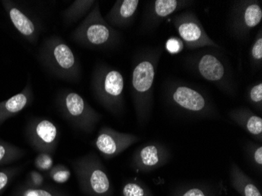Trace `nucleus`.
<instances>
[{
    "mask_svg": "<svg viewBox=\"0 0 262 196\" xmlns=\"http://www.w3.org/2000/svg\"><path fill=\"white\" fill-rule=\"evenodd\" d=\"M249 102L258 111L262 109V82H259L249 88L247 93Z\"/></svg>",
    "mask_w": 262,
    "mask_h": 196,
    "instance_id": "nucleus-28",
    "label": "nucleus"
},
{
    "mask_svg": "<svg viewBox=\"0 0 262 196\" xmlns=\"http://www.w3.org/2000/svg\"><path fill=\"white\" fill-rule=\"evenodd\" d=\"M34 164L38 171L48 172L54 166L52 155L49 153H39L35 157Z\"/></svg>",
    "mask_w": 262,
    "mask_h": 196,
    "instance_id": "nucleus-30",
    "label": "nucleus"
},
{
    "mask_svg": "<svg viewBox=\"0 0 262 196\" xmlns=\"http://www.w3.org/2000/svg\"><path fill=\"white\" fill-rule=\"evenodd\" d=\"M18 173H20V169L17 167L0 169V194L4 192L12 181H14Z\"/></svg>",
    "mask_w": 262,
    "mask_h": 196,
    "instance_id": "nucleus-29",
    "label": "nucleus"
},
{
    "mask_svg": "<svg viewBox=\"0 0 262 196\" xmlns=\"http://www.w3.org/2000/svg\"><path fill=\"white\" fill-rule=\"evenodd\" d=\"M262 20L261 1H233L230 10L229 29L237 39H246L250 32Z\"/></svg>",
    "mask_w": 262,
    "mask_h": 196,
    "instance_id": "nucleus-9",
    "label": "nucleus"
},
{
    "mask_svg": "<svg viewBox=\"0 0 262 196\" xmlns=\"http://www.w3.org/2000/svg\"><path fill=\"white\" fill-rule=\"evenodd\" d=\"M170 151L159 141H150L137 148L131 158V167L138 173H149L168 163Z\"/></svg>",
    "mask_w": 262,
    "mask_h": 196,
    "instance_id": "nucleus-13",
    "label": "nucleus"
},
{
    "mask_svg": "<svg viewBox=\"0 0 262 196\" xmlns=\"http://www.w3.org/2000/svg\"><path fill=\"white\" fill-rule=\"evenodd\" d=\"M187 64L200 77L217 85L228 94H234L235 82L230 68L220 53L204 51L192 54L187 59Z\"/></svg>",
    "mask_w": 262,
    "mask_h": 196,
    "instance_id": "nucleus-7",
    "label": "nucleus"
},
{
    "mask_svg": "<svg viewBox=\"0 0 262 196\" xmlns=\"http://www.w3.org/2000/svg\"><path fill=\"white\" fill-rule=\"evenodd\" d=\"M10 21L17 32L31 43H35L39 39L40 26L17 4L8 0L2 1Z\"/></svg>",
    "mask_w": 262,
    "mask_h": 196,
    "instance_id": "nucleus-15",
    "label": "nucleus"
},
{
    "mask_svg": "<svg viewBox=\"0 0 262 196\" xmlns=\"http://www.w3.org/2000/svg\"><path fill=\"white\" fill-rule=\"evenodd\" d=\"M57 105L63 117L73 127L91 134L97 127L102 116L77 93L63 91L57 97Z\"/></svg>",
    "mask_w": 262,
    "mask_h": 196,
    "instance_id": "nucleus-8",
    "label": "nucleus"
},
{
    "mask_svg": "<svg viewBox=\"0 0 262 196\" xmlns=\"http://www.w3.org/2000/svg\"><path fill=\"white\" fill-rule=\"evenodd\" d=\"M250 60L254 69L261 67L262 64V29H259L255 39L250 50Z\"/></svg>",
    "mask_w": 262,
    "mask_h": 196,
    "instance_id": "nucleus-26",
    "label": "nucleus"
},
{
    "mask_svg": "<svg viewBox=\"0 0 262 196\" xmlns=\"http://www.w3.org/2000/svg\"><path fill=\"white\" fill-rule=\"evenodd\" d=\"M245 153L251 166L261 173L262 171V145L257 143L249 141L245 145Z\"/></svg>",
    "mask_w": 262,
    "mask_h": 196,
    "instance_id": "nucleus-25",
    "label": "nucleus"
},
{
    "mask_svg": "<svg viewBox=\"0 0 262 196\" xmlns=\"http://www.w3.org/2000/svg\"><path fill=\"white\" fill-rule=\"evenodd\" d=\"M171 196H216L215 190L201 183L188 184L177 188Z\"/></svg>",
    "mask_w": 262,
    "mask_h": 196,
    "instance_id": "nucleus-22",
    "label": "nucleus"
},
{
    "mask_svg": "<svg viewBox=\"0 0 262 196\" xmlns=\"http://www.w3.org/2000/svg\"><path fill=\"white\" fill-rule=\"evenodd\" d=\"M44 181V177L39 171L32 170L29 172L26 185L33 188H40L43 186Z\"/></svg>",
    "mask_w": 262,
    "mask_h": 196,
    "instance_id": "nucleus-31",
    "label": "nucleus"
},
{
    "mask_svg": "<svg viewBox=\"0 0 262 196\" xmlns=\"http://www.w3.org/2000/svg\"><path fill=\"white\" fill-rule=\"evenodd\" d=\"M229 117L254 139L261 143L262 119L260 116L253 113L248 107H241L230 110Z\"/></svg>",
    "mask_w": 262,
    "mask_h": 196,
    "instance_id": "nucleus-18",
    "label": "nucleus"
},
{
    "mask_svg": "<svg viewBox=\"0 0 262 196\" xmlns=\"http://www.w3.org/2000/svg\"><path fill=\"white\" fill-rule=\"evenodd\" d=\"M72 165L79 188L85 195L113 196V183L96 153H88L74 159Z\"/></svg>",
    "mask_w": 262,
    "mask_h": 196,
    "instance_id": "nucleus-6",
    "label": "nucleus"
},
{
    "mask_svg": "<svg viewBox=\"0 0 262 196\" xmlns=\"http://www.w3.org/2000/svg\"><path fill=\"white\" fill-rule=\"evenodd\" d=\"M72 39L82 47L101 50L119 45L121 35L104 20L99 3L96 1L89 14L73 31Z\"/></svg>",
    "mask_w": 262,
    "mask_h": 196,
    "instance_id": "nucleus-4",
    "label": "nucleus"
},
{
    "mask_svg": "<svg viewBox=\"0 0 262 196\" xmlns=\"http://www.w3.org/2000/svg\"><path fill=\"white\" fill-rule=\"evenodd\" d=\"M13 196H69L54 188L40 187L33 188L25 185L16 190Z\"/></svg>",
    "mask_w": 262,
    "mask_h": 196,
    "instance_id": "nucleus-24",
    "label": "nucleus"
},
{
    "mask_svg": "<svg viewBox=\"0 0 262 196\" xmlns=\"http://www.w3.org/2000/svg\"><path fill=\"white\" fill-rule=\"evenodd\" d=\"M164 99L166 104L178 113L194 118H217L219 112L210 98L188 84L170 82L166 84Z\"/></svg>",
    "mask_w": 262,
    "mask_h": 196,
    "instance_id": "nucleus-2",
    "label": "nucleus"
},
{
    "mask_svg": "<svg viewBox=\"0 0 262 196\" xmlns=\"http://www.w3.org/2000/svg\"><path fill=\"white\" fill-rule=\"evenodd\" d=\"M141 140L134 134L122 133L110 127L102 126L94 141V148L105 159H111L126 151Z\"/></svg>",
    "mask_w": 262,
    "mask_h": 196,
    "instance_id": "nucleus-12",
    "label": "nucleus"
},
{
    "mask_svg": "<svg viewBox=\"0 0 262 196\" xmlns=\"http://www.w3.org/2000/svg\"><path fill=\"white\" fill-rule=\"evenodd\" d=\"M91 88L97 101L107 111L115 116L123 113L124 78L120 71L107 64H97L93 72Z\"/></svg>",
    "mask_w": 262,
    "mask_h": 196,
    "instance_id": "nucleus-5",
    "label": "nucleus"
},
{
    "mask_svg": "<svg viewBox=\"0 0 262 196\" xmlns=\"http://www.w3.org/2000/svg\"><path fill=\"white\" fill-rule=\"evenodd\" d=\"M96 1L94 0H76L63 11V18L66 23L73 24L86 17Z\"/></svg>",
    "mask_w": 262,
    "mask_h": 196,
    "instance_id": "nucleus-20",
    "label": "nucleus"
},
{
    "mask_svg": "<svg viewBox=\"0 0 262 196\" xmlns=\"http://www.w3.org/2000/svg\"><path fill=\"white\" fill-rule=\"evenodd\" d=\"M182 42L176 38H170L166 43V48L170 54H177L182 50Z\"/></svg>",
    "mask_w": 262,
    "mask_h": 196,
    "instance_id": "nucleus-32",
    "label": "nucleus"
},
{
    "mask_svg": "<svg viewBox=\"0 0 262 196\" xmlns=\"http://www.w3.org/2000/svg\"><path fill=\"white\" fill-rule=\"evenodd\" d=\"M26 151L0 138V166L11 164L24 157Z\"/></svg>",
    "mask_w": 262,
    "mask_h": 196,
    "instance_id": "nucleus-21",
    "label": "nucleus"
},
{
    "mask_svg": "<svg viewBox=\"0 0 262 196\" xmlns=\"http://www.w3.org/2000/svg\"><path fill=\"white\" fill-rule=\"evenodd\" d=\"M48 177L57 184H64L71 178V171L67 166L57 164L48 171Z\"/></svg>",
    "mask_w": 262,
    "mask_h": 196,
    "instance_id": "nucleus-27",
    "label": "nucleus"
},
{
    "mask_svg": "<svg viewBox=\"0 0 262 196\" xmlns=\"http://www.w3.org/2000/svg\"><path fill=\"white\" fill-rule=\"evenodd\" d=\"M172 23L184 45L188 50L206 47L222 49L209 36L200 19L193 12L185 10L177 14L172 19Z\"/></svg>",
    "mask_w": 262,
    "mask_h": 196,
    "instance_id": "nucleus-10",
    "label": "nucleus"
},
{
    "mask_svg": "<svg viewBox=\"0 0 262 196\" xmlns=\"http://www.w3.org/2000/svg\"><path fill=\"white\" fill-rule=\"evenodd\" d=\"M121 196H154L151 190L142 181L129 180L123 184Z\"/></svg>",
    "mask_w": 262,
    "mask_h": 196,
    "instance_id": "nucleus-23",
    "label": "nucleus"
},
{
    "mask_svg": "<svg viewBox=\"0 0 262 196\" xmlns=\"http://www.w3.org/2000/svg\"><path fill=\"white\" fill-rule=\"evenodd\" d=\"M138 0H117L104 17L114 29H124L130 26L139 7Z\"/></svg>",
    "mask_w": 262,
    "mask_h": 196,
    "instance_id": "nucleus-16",
    "label": "nucleus"
},
{
    "mask_svg": "<svg viewBox=\"0 0 262 196\" xmlns=\"http://www.w3.org/2000/svg\"><path fill=\"white\" fill-rule=\"evenodd\" d=\"M34 99L32 85L28 83L21 92L0 102V126L29 107Z\"/></svg>",
    "mask_w": 262,
    "mask_h": 196,
    "instance_id": "nucleus-17",
    "label": "nucleus"
},
{
    "mask_svg": "<svg viewBox=\"0 0 262 196\" xmlns=\"http://www.w3.org/2000/svg\"><path fill=\"white\" fill-rule=\"evenodd\" d=\"M26 137L35 151L53 155L58 144L59 129L52 121L35 118L26 126Z\"/></svg>",
    "mask_w": 262,
    "mask_h": 196,
    "instance_id": "nucleus-11",
    "label": "nucleus"
},
{
    "mask_svg": "<svg viewBox=\"0 0 262 196\" xmlns=\"http://www.w3.org/2000/svg\"><path fill=\"white\" fill-rule=\"evenodd\" d=\"M41 64L53 76L68 82H78L81 77L80 64L71 47L58 36L42 42L39 51Z\"/></svg>",
    "mask_w": 262,
    "mask_h": 196,
    "instance_id": "nucleus-3",
    "label": "nucleus"
},
{
    "mask_svg": "<svg viewBox=\"0 0 262 196\" xmlns=\"http://www.w3.org/2000/svg\"><path fill=\"white\" fill-rule=\"evenodd\" d=\"M192 4L193 1L188 0H151L147 4L144 14L143 30L147 32L155 30L166 17L188 8Z\"/></svg>",
    "mask_w": 262,
    "mask_h": 196,
    "instance_id": "nucleus-14",
    "label": "nucleus"
},
{
    "mask_svg": "<svg viewBox=\"0 0 262 196\" xmlns=\"http://www.w3.org/2000/svg\"><path fill=\"white\" fill-rule=\"evenodd\" d=\"M162 47L148 49L135 60L131 76V94L137 120L144 126L149 120L153 105V85L157 76Z\"/></svg>",
    "mask_w": 262,
    "mask_h": 196,
    "instance_id": "nucleus-1",
    "label": "nucleus"
},
{
    "mask_svg": "<svg viewBox=\"0 0 262 196\" xmlns=\"http://www.w3.org/2000/svg\"><path fill=\"white\" fill-rule=\"evenodd\" d=\"M229 179L231 186L241 196H262L254 181L235 163L231 166Z\"/></svg>",
    "mask_w": 262,
    "mask_h": 196,
    "instance_id": "nucleus-19",
    "label": "nucleus"
}]
</instances>
